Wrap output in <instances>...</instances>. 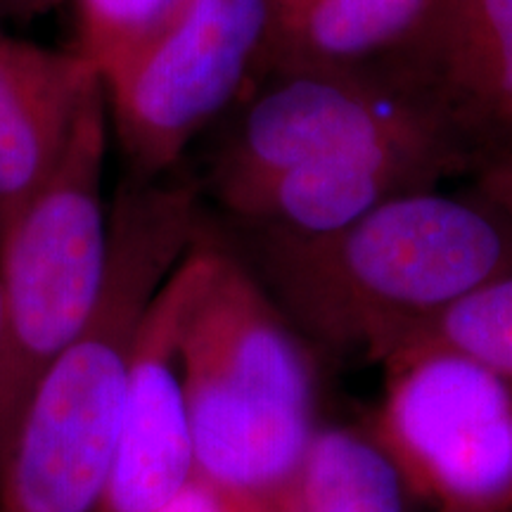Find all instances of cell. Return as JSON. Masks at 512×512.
Instances as JSON below:
<instances>
[{
  "instance_id": "10",
  "label": "cell",
  "mask_w": 512,
  "mask_h": 512,
  "mask_svg": "<svg viewBox=\"0 0 512 512\" xmlns=\"http://www.w3.org/2000/svg\"><path fill=\"white\" fill-rule=\"evenodd\" d=\"M477 164L479 155L463 143L392 145L230 185L211 197L235 223L325 233Z\"/></svg>"
},
{
  "instance_id": "4",
  "label": "cell",
  "mask_w": 512,
  "mask_h": 512,
  "mask_svg": "<svg viewBox=\"0 0 512 512\" xmlns=\"http://www.w3.org/2000/svg\"><path fill=\"white\" fill-rule=\"evenodd\" d=\"M112 145L100 91L53 174L0 221V467L38 380L98 306L110 261Z\"/></svg>"
},
{
  "instance_id": "14",
  "label": "cell",
  "mask_w": 512,
  "mask_h": 512,
  "mask_svg": "<svg viewBox=\"0 0 512 512\" xmlns=\"http://www.w3.org/2000/svg\"><path fill=\"white\" fill-rule=\"evenodd\" d=\"M415 342L463 351L512 384V273L448 306L411 332L399 347Z\"/></svg>"
},
{
  "instance_id": "7",
  "label": "cell",
  "mask_w": 512,
  "mask_h": 512,
  "mask_svg": "<svg viewBox=\"0 0 512 512\" xmlns=\"http://www.w3.org/2000/svg\"><path fill=\"white\" fill-rule=\"evenodd\" d=\"M420 143L472 147L375 64L271 69L221 121L204 188L214 195L306 164Z\"/></svg>"
},
{
  "instance_id": "12",
  "label": "cell",
  "mask_w": 512,
  "mask_h": 512,
  "mask_svg": "<svg viewBox=\"0 0 512 512\" xmlns=\"http://www.w3.org/2000/svg\"><path fill=\"white\" fill-rule=\"evenodd\" d=\"M432 0H268L264 72L285 67H363L382 60Z\"/></svg>"
},
{
  "instance_id": "5",
  "label": "cell",
  "mask_w": 512,
  "mask_h": 512,
  "mask_svg": "<svg viewBox=\"0 0 512 512\" xmlns=\"http://www.w3.org/2000/svg\"><path fill=\"white\" fill-rule=\"evenodd\" d=\"M268 0H185L150 41L100 74L126 176L169 178L264 72Z\"/></svg>"
},
{
  "instance_id": "18",
  "label": "cell",
  "mask_w": 512,
  "mask_h": 512,
  "mask_svg": "<svg viewBox=\"0 0 512 512\" xmlns=\"http://www.w3.org/2000/svg\"><path fill=\"white\" fill-rule=\"evenodd\" d=\"M62 3L64 0H0V17L10 19V22L29 24Z\"/></svg>"
},
{
  "instance_id": "6",
  "label": "cell",
  "mask_w": 512,
  "mask_h": 512,
  "mask_svg": "<svg viewBox=\"0 0 512 512\" xmlns=\"http://www.w3.org/2000/svg\"><path fill=\"white\" fill-rule=\"evenodd\" d=\"M380 366L368 430L408 494L434 512H512V384L439 344H403Z\"/></svg>"
},
{
  "instance_id": "1",
  "label": "cell",
  "mask_w": 512,
  "mask_h": 512,
  "mask_svg": "<svg viewBox=\"0 0 512 512\" xmlns=\"http://www.w3.org/2000/svg\"><path fill=\"white\" fill-rule=\"evenodd\" d=\"M235 226L223 240L299 335L363 361L512 273V228L475 192H408L325 233Z\"/></svg>"
},
{
  "instance_id": "9",
  "label": "cell",
  "mask_w": 512,
  "mask_h": 512,
  "mask_svg": "<svg viewBox=\"0 0 512 512\" xmlns=\"http://www.w3.org/2000/svg\"><path fill=\"white\" fill-rule=\"evenodd\" d=\"M373 64L482 159L512 145V0H432L406 41Z\"/></svg>"
},
{
  "instance_id": "11",
  "label": "cell",
  "mask_w": 512,
  "mask_h": 512,
  "mask_svg": "<svg viewBox=\"0 0 512 512\" xmlns=\"http://www.w3.org/2000/svg\"><path fill=\"white\" fill-rule=\"evenodd\" d=\"M100 91L98 69L74 48L0 31V221L53 174Z\"/></svg>"
},
{
  "instance_id": "8",
  "label": "cell",
  "mask_w": 512,
  "mask_h": 512,
  "mask_svg": "<svg viewBox=\"0 0 512 512\" xmlns=\"http://www.w3.org/2000/svg\"><path fill=\"white\" fill-rule=\"evenodd\" d=\"M219 245V233L204 226L140 323L117 451L98 512H157L195 477L178 339Z\"/></svg>"
},
{
  "instance_id": "13",
  "label": "cell",
  "mask_w": 512,
  "mask_h": 512,
  "mask_svg": "<svg viewBox=\"0 0 512 512\" xmlns=\"http://www.w3.org/2000/svg\"><path fill=\"white\" fill-rule=\"evenodd\" d=\"M408 496L370 430L318 427L264 501L268 512H406Z\"/></svg>"
},
{
  "instance_id": "17",
  "label": "cell",
  "mask_w": 512,
  "mask_h": 512,
  "mask_svg": "<svg viewBox=\"0 0 512 512\" xmlns=\"http://www.w3.org/2000/svg\"><path fill=\"white\" fill-rule=\"evenodd\" d=\"M472 174V192L512 228V145L486 155Z\"/></svg>"
},
{
  "instance_id": "2",
  "label": "cell",
  "mask_w": 512,
  "mask_h": 512,
  "mask_svg": "<svg viewBox=\"0 0 512 512\" xmlns=\"http://www.w3.org/2000/svg\"><path fill=\"white\" fill-rule=\"evenodd\" d=\"M204 226L192 185L124 176L110 209V261L98 306L24 408L0 467V512H98L140 323Z\"/></svg>"
},
{
  "instance_id": "3",
  "label": "cell",
  "mask_w": 512,
  "mask_h": 512,
  "mask_svg": "<svg viewBox=\"0 0 512 512\" xmlns=\"http://www.w3.org/2000/svg\"><path fill=\"white\" fill-rule=\"evenodd\" d=\"M178 356L195 475L266 498L318 430L316 366L311 344L223 238Z\"/></svg>"
},
{
  "instance_id": "16",
  "label": "cell",
  "mask_w": 512,
  "mask_h": 512,
  "mask_svg": "<svg viewBox=\"0 0 512 512\" xmlns=\"http://www.w3.org/2000/svg\"><path fill=\"white\" fill-rule=\"evenodd\" d=\"M157 512H268L261 496L195 475Z\"/></svg>"
},
{
  "instance_id": "15",
  "label": "cell",
  "mask_w": 512,
  "mask_h": 512,
  "mask_svg": "<svg viewBox=\"0 0 512 512\" xmlns=\"http://www.w3.org/2000/svg\"><path fill=\"white\" fill-rule=\"evenodd\" d=\"M74 50L105 74L164 29L185 0H72Z\"/></svg>"
}]
</instances>
